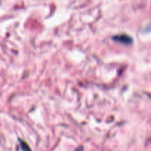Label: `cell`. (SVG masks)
Segmentation results:
<instances>
[{
    "instance_id": "obj_1",
    "label": "cell",
    "mask_w": 151,
    "mask_h": 151,
    "mask_svg": "<svg viewBox=\"0 0 151 151\" xmlns=\"http://www.w3.org/2000/svg\"><path fill=\"white\" fill-rule=\"evenodd\" d=\"M114 39L116 41L122 43V44H130L132 42V38L128 35H125V34H122V35H118L114 37Z\"/></svg>"
},
{
    "instance_id": "obj_2",
    "label": "cell",
    "mask_w": 151,
    "mask_h": 151,
    "mask_svg": "<svg viewBox=\"0 0 151 151\" xmlns=\"http://www.w3.org/2000/svg\"><path fill=\"white\" fill-rule=\"evenodd\" d=\"M20 146L21 148L23 151H32L31 149L29 148V146H28V145L25 142L22 141V140H20Z\"/></svg>"
}]
</instances>
